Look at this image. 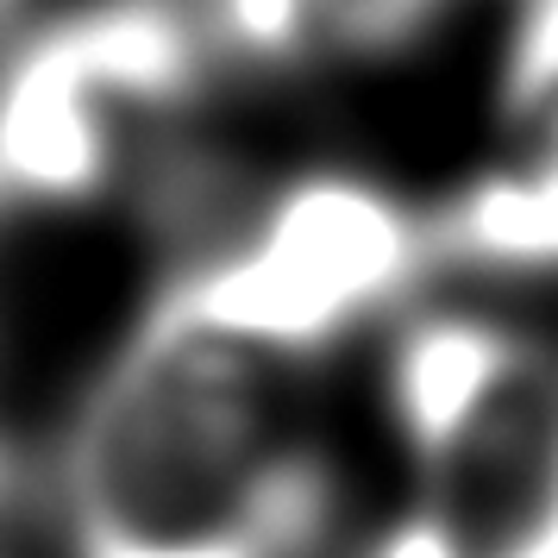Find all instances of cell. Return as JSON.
Returning a JSON list of instances; mask_svg holds the SVG:
<instances>
[{
	"instance_id": "obj_1",
	"label": "cell",
	"mask_w": 558,
	"mask_h": 558,
	"mask_svg": "<svg viewBox=\"0 0 558 558\" xmlns=\"http://www.w3.org/2000/svg\"><path fill=\"white\" fill-rule=\"evenodd\" d=\"M277 364L289 357L157 302L70 433V533H207L264 521L295 558L320 546L332 477L314 452L282 446Z\"/></svg>"
},
{
	"instance_id": "obj_2",
	"label": "cell",
	"mask_w": 558,
	"mask_h": 558,
	"mask_svg": "<svg viewBox=\"0 0 558 558\" xmlns=\"http://www.w3.org/2000/svg\"><path fill=\"white\" fill-rule=\"evenodd\" d=\"M433 264L439 232L396 189L352 170H307L282 182L232 245L195 257L163 289V307L270 357H314L396 307Z\"/></svg>"
},
{
	"instance_id": "obj_3",
	"label": "cell",
	"mask_w": 558,
	"mask_h": 558,
	"mask_svg": "<svg viewBox=\"0 0 558 558\" xmlns=\"http://www.w3.org/2000/svg\"><path fill=\"white\" fill-rule=\"evenodd\" d=\"M126 107L82 63L70 32L38 26L13 45L7 107H0V182L20 207L95 202L120 163Z\"/></svg>"
},
{
	"instance_id": "obj_4",
	"label": "cell",
	"mask_w": 558,
	"mask_h": 558,
	"mask_svg": "<svg viewBox=\"0 0 558 558\" xmlns=\"http://www.w3.org/2000/svg\"><path fill=\"white\" fill-rule=\"evenodd\" d=\"M439 477L471 558H558V357H527Z\"/></svg>"
},
{
	"instance_id": "obj_5",
	"label": "cell",
	"mask_w": 558,
	"mask_h": 558,
	"mask_svg": "<svg viewBox=\"0 0 558 558\" xmlns=\"http://www.w3.org/2000/svg\"><path fill=\"white\" fill-rule=\"evenodd\" d=\"M533 345L496 314L471 307H433L414 314L383 371L389 421L408 439V452L427 471H446L458 446L483 427V414L502 402V389L527 371Z\"/></svg>"
},
{
	"instance_id": "obj_6",
	"label": "cell",
	"mask_w": 558,
	"mask_h": 558,
	"mask_svg": "<svg viewBox=\"0 0 558 558\" xmlns=\"http://www.w3.org/2000/svg\"><path fill=\"white\" fill-rule=\"evenodd\" d=\"M521 163L483 170L433 214L439 257L477 270H558V107Z\"/></svg>"
},
{
	"instance_id": "obj_7",
	"label": "cell",
	"mask_w": 558,
	"mask_h": 558,
	"mask_svg": "<svg viewBox=\"0 0 558 558\" xmlns=\"http://www.w3.org/2000/svg\"><path fill=\"white\" fill-rule=\"evenodd\" d=\"M195 20L214 51L277 70L295 63L314 38H327V0H202Z\"/></svg>"
},
{
	"instance_id": "obj_8",
	"label": "cell",
	"mask_w": 558,
	"mask_h": 558,
	"mask_svg": "<svg viewBox=\"0 0 558 558\" xmlns=\"http://www.w3.org/2000/svg\"><path fill=\"white\" fill-rule=\"evenodd\" d=\"M76 558H295L277 527H207V533H88Z\"/></svg>"
},
{
	"instance_id": "obj_9",
	"label": "cell",
	"mask_w": 558,
	"mask_h": 558,
	"mask_svg": "<svg viewBox=\"0 0 558 558\" xmlns=\"http://www.w3.org/2000/svg\"><path fill=\"white\" fill-rule=\"evenodd\" d=\"M502 101L514 120L558 107V0H527L502 57Z\"/></svg>"
},
{
	"instance_id": "obj_10",
	"label": "cell",
	"mask_w": 558,
	"mask_h": 558,
	"mask_svg": "<svg viewBox=\"0 0 558 558\" xmlns=\"http://www.w3.org/2000/svg\"><path fill=\"white\" fill-rule=\"evenodd\" d=\"M357 558H471V539L458 533V521L446 508L427 502V508H408L396 521H383L357 546Z\"/></svg>"
}]
</instances>
